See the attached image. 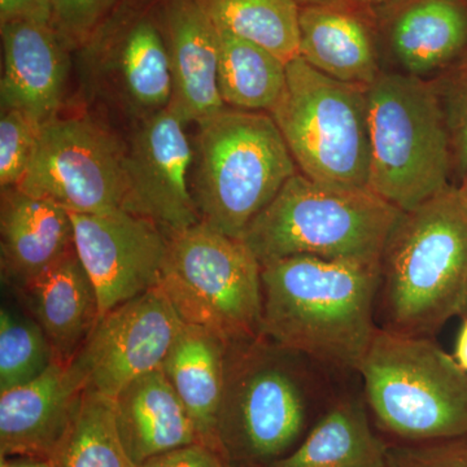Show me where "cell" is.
<instances>
[{"instance_id":"obj_1","label":"cell","mask_w":467,"mask_h":467,"mask_svg":"<svg viewBox=\"0 0 467 467\" xmlns=\"http://www.w3.org/2000/svg\"><path fill=\"white\" fill-rule=\"evenodd\" d=\"M261 335L337 370L358 371L378 330V264L294 256L263 266Z\"/></svg>"},{"instance_id":"obj_2","label":"cell","mask_w":467,"mask_h":467,"mask_svg":"<svg viewBox=\"0 0 467 467\" xmlns=\"http://www.w3.org/2000/svg\"><path fill=\"white\" fill-rule=\"evenodd\" d=\"M383 330L431 337L467 315V202L456 184L393 226L379 263Z\"/></svg>"},{"instance_id":"obj_3","label":"cell","mask_w":467,"mask_h":467,"mask_svg":"<svg viewBox=\"0 0 467 467\" xmlns=\"http://www.w3.org/2000/svg\"><path fill=\"white\" fill-rule=\"evenodd\" d=\"M306 361L265 337L230 343L218 441L233 467H266L297 447L316 392Z\"/></svg>"},{"instance_id":"obj_4","label":"cell","mask_w":467,"mask_h":467,"mask_svg":"<svg viewBox=\"0 0 467 467\" xmlns=\"http://www.w3.org/2000/svg\"><path fill=\"white\" fill-rule=\"evenodd\" d=\"M402 211L368 189H340L297 171L243 234L261 266L294 256L378 264Z\"/></svg>"},{"instance_id":"obj_5","label":"cell","mask_w":467,"mask_h":467,"mask_svg":"<svg viewBox=\"0 0 467 467\" xmlns=\"http://www.w3.org/2000/svg\"><path fill=\"white\" fill-rule=\"evenodd\" d=\"M192 186L201 223L232 238L247 227L297 173L269 113L226 107L198 122Z\"/></svg>"},{"instance_id":"obj_6","label":"cell","mask_w":467,"mask_h":467,"mask_svg":"<svg viewBox=\"0 0 467 467\" xmlns=\"http://www.w3.org/2000/svg\"><path fill=\"white\" fill-rule=\"evenodd\" d=\"M358 373L387 434L405 442L467 438V371L431 337L378 327Z\"/></svg>"},{"instance_id":"obj_7","label":"cell","mask_w":467,"mask_h":467,"mask_svg":"<svg viewBox=\"0 0 467 467\" xmlns=\"http://www.w3.org/2000/svg\"><path fill=\"white\" fill-rule=\"evenodd\" d=\"M367 99L368 190L405 212L453 184L450 135L432 81L382 72Z\"/></svg>"},{"instance_id":"obj_8","label":"cell","mask_w":467,"mask_h":467,"mask_svg":"<svg viewBox=\"0 0 467 467\" xmlns=\"http://www.w3.org/2000/svg\"><path fill=\"white\" fill-rule=\"evenodd\" d=\"M367 88L322 75L301 57L287 64L284 94L269 115L299 173L340 189H368Z\"/></svg>"},{"instance_id":"obj_9","label":"cell","mask_w":467,"mask_h":467,"mask_svg":"<svg viewBox=\"0 0 467 467\" xmlns=\"http://www.w3.org/2000/svg\"><path fill=\"white\" fill-rule=\"evenodd\" d=\"M261 272L244 242L201 223L169 238L159 287L183 324L242 342L261 335Z\"/></svg>"},{"instance_id":"obj_10","label":"cell","mask_w":467,"mask_h":467,"mask_svg":"<svg viewBox=\"0 0 467 467\" xmlns=\"http://www.w3.org/2000/svg\"><path fill=\"white\" fill-rule=\"evenodd\" d=\"M76 54L77 73L86 95L135 124L171 103L159 0H121Z\"/></svg>"},{"instance_id":"obj_11","label":"cell","mask_w":467,"mask_h":467,"mask_svg":"<svg viewBox=\"0 0 467 467\" xmlns=\"http://www.w3.org/2000/svg\"><path fill=\"white\" fill-rule=\"evenodd\" d=\"M17 187L69 213L125 211L126 144L90 116H57L41 126Z\"/></svg>"},{"instance_id":"obj_12","label":"cell","mask_w":467,"mask_h":467,"mask_svg":"<svg viewBox=\"0 0 467 467\" xmlns=\"http://www.w3.org/2000/svg\"><path fill=\"white\" fill-rule=\"evenodd\" d=\"M182 326L158 285L100 317L70 367L84 391L115 400L135 378L161 368Z\"/></svg>"},{"instance_id":"obj_13","label":"cell","mask_w":467,"mask_h":467,"mask_svg":"<svg viewBox=\"0 0 467 467\" xmlns=\"http://www.w3.org/2000/svg\"><path fill=\"white\" fill-rule=\"evenodd\" d=\"M70 217L77 254L97 291L100 317L158 287L169 236L155 223L126 211Z\"/></svg>"},{"instance_id":"obj_14","label":"cell","mask_w":467,"mask_h":467,"mask_svg":"<svg viewBox=\"0 0 467 467\" xmlns=\"http://www.w3.org/2000/svg\"><path fill=\"white\" fill-rule=\"evenodd\" d=\"M171 107L135 124L126 144V212L149 218L169 238L201 223L189 182L193 150Z\"/></svg>"},{"instance_id":"obj_15","label":"cell","mask_w":467,"mask_h":467,"mask_svg":"<svg viewBox=\"0 0 467 467\" xmlns=\"http://www.w3.org/2000/svg\"><path fill=\"white\" fill-rule=\"evenodd\" d=\"M383 72L432 81L467 54V0L370 5Z\"/></svg>"},{"instance_id":"obj_16","label":"cell","mask_w":467,"mask_h":467,"mask_svg":"<svg viewBox=\"0 0 467 467\" xmlns=\"http://www.w3.org/2000/svg\"><path fill=\"white\" fill-rule=\"evenodd\" d=\"M82 392L70 364L57 361L32 382L0 392V457L54 459Z\"/></svg>"},{"instance_id":"obj_17","label":"cell","mask_w":467,"mask_h":467,"mask_svg":"<svg viewBox=\"0 0 467 467\" xmlns=\"http://www.w3.org/2000/svg\"><path fill=\"white\" fill-rule=\"evenodd\" d=\"M167 45L171 97L169 107L186 124L225 109L218 90V33L196 0H159Z\"/></svg>"},{"instance_id":"obj_18","label":"cell","mask_w":467,"mask_h":467,"mask_svg":"<svg viewBox=\"0 0 467 467\" xmlns=\"http://www.w3.org/2000/svg\"><path fill=\"white\" fill-rule=\"evenodd\" d=\"M299 32V57L322 75L364 88L382 75L370 5L355 0L301 5Z\"/></svg>"},{"instance_id":"obj_19","label":"cell","mask_w":467,"mask_h":467,"mask_svg":"<svg viewBox=\"0 0 467 467\" xmlns=\"http://www.w3.org/2000/svg\"><path fill=\"white\" fill-rule=\"evenodd\" d=\"M0 33L2 110H20L42 126L58 116L63 104L70 50L52 26L8 23Z\"/></svg>"},{"instance_id":"obj_20","label":"cell","mask_w":467,"mask_h":467,"mask_svg":"<svg viewBox=\"0 0 467 467\" xmlns=\"http://www.w3.org/2000/svg\"><path fill=\"white\" fill-rule=\"evenodd\" d=\"M75 245L72 217L18 187L2 190L0 266L3 281L20 290Z\"/></svg>"},{"instance_id":"obj_21","label":"cell","mask_w":467,"mask_h":467,"mask_svg":"<svg viewBox=\"0 0 467 467\" xmlns=\"http://www.w3.org/2000/svg\"><path fill=\"white\" fill-rule=\"evenodd\" d=\"M55 359L70 364L100 319L99 301L75 245L20 288Z\"/></svg>"},{"instance_id":"obj_22","label":"cell","mask_w":467,"mask_h":467,"mask_svg":"<svg viewBox=\"0 0 467 467\" xmlns=\"http://www.w3.org/2000/svg\"><path fill=\"white\" fill-rule=\"evenodd\" d=\"M229 346L226 339L209 328L183 324L161 365L192 418L199 441L221 454L218 414Z\"/></svg>"},{"instance_id":"obj_23","label":"cell","mask_w":467,"mask_h":467,"mask_svg":"<svg viewBox=\"0 0 467 467\" xmlns=\"http://www.w3.org/2000/svg\"><path fill=\"white\" fill-rule=\"evenodd\" d=\"M113 402L119 435L137 466L165 451L201 442L161 368L135 378Z\"/></svg>"},{"instance_id":"obj_24","label":"cell","mask_w":467,"mask_h":467,"mask_svg":"<svg viewBox=\"0 0 467 467\" xmlns=\"http://www.w3.org/2000/svg\"><path fill=\"white\" fill-rule=\"evenodd\" d=\"M389 447L374 434L364 401L344 398L291 453L266 467H386Z\"/></svg>"},{"instance_id":"obj_25","label":"cell","mask_w":467,"mask_h":467,"mask_svg":"<svg viewBox=\"0 0 467 467\" xmlns=\"http://www.w3.org/2000/svg\"><path fill=\"white\" fill-rule=\"evenodd\" d=\"M217 33L218 90L223 104L248 112H272L285 91L287 63L256 43L218 27Z\"/></svg>"},{"instance_id":"obj_26","label":"cell","mask_w":467,"mask_h":467,"mask_svg":"<svg viewBox=\"0 0 467 467\" xmlns=\"http://www.w3.org/2000/svg\"><path fill=\"white\" fill-rule=\"evenodd\" d=\"M218 29L273 52L285 63L299 57L296 0H196Z\"/></svg>"},{"instance_id":"obj_27","label":"cell","mask_w":467,"mask_h":467,"mask_svg":"<svg viewBox=\"0 0 467 467\" xmlns=\"http://www.w3.org/2000/svg\"><path fill=\"white\" fill-rule=\"evenodd\" d=\"M54 467H138L129 456L119 427L115 402L84 391Z\"/></svg>"},{"instance_id":"obj_28","label":"cell","mask_w":467,"mask_h":467,"mask_svg":"<svg viewBox=\"0 0 467 467\" xmlns=\"http://www.w3.org/2000/svg\"><path fill=\"white\" fill-rule=\"evenodd\" d=\"M55 359L41 325L3 306L0 312V392L41 377Z\"/></svg>"},{"instance_id":"obj_29","label":"cell","mask_w":467,"mask_h":467,"mask_svg":"<svg viewBox=\"0 0 467 467\" xmlns=\"http://www.w3.org/2000/svg\"><path fill=\"white\" fill-rule=\"evenodd\" d=\"M450 135L454 184L467 171V54L432 79Z\"/></svg>"},{"instance_id":"obj_30","label":"cell","mask_w":467,"mask_h":467,"mask_svg":"<svg viewBox=\"0 0 467 467\" xmlns=\"http://www.w3.org/2000/svg\"><path fill=\"white\" fill-rule=\"evenodd\" d=\"M41 125L16 109L0 115V187H17L26 177Z\"/></svg>"},{"instance_id":"obj_31","label":"cell","mask_w":467,"mask_h":467,"mask_svg":"<svg viewBox=\"0 0 467 467\" xmlns=\"http://www.w3.org/2000/svg\"><path fill=\"white\" fill-rule=\"evenodd\" d=\"M121 0H51L52 29L76 51Z\"/></svg>"},{"instance_id":"obj_32","label":"cell","mask_w":467,"mask_h":467,"mask_svg":"<svg viewBox=\"0 0 467 467\" xmlns=\"http://www.w3.org/2000/svg\"><path fill=\"white\" fill-rule=\"evenodd\" d=\"M386 467H467V438L389 445Z\"/></svg>"},{"instance_id":"obj_33","label":"cell","mask_w":467,"mask_h":467,"mask_svg":"<svg viewBox=\"0 0 467 467\" xmlns=\"http://www.w3.org/2000/svg\"><path fill=\"white\" fill-rule=\"evenodd\" d=\"M138 467H233L223 454L207 445H184L177 450L150 457Z\"/></svg>"},{"instance_id":"obj_34","label":"cell","mask_w":467,"mask_h":467,"mask_svg":"<svg viewBox=\"0 0 467 467\" xmlns=\"http://www.w3.org/2000/svg\"><path fill=\"white\" fill-rule=\"evenodd\" d=\"M8 23L52 26L51 0H0V26Z\"/></svg>"},{"instance_id":"obj_35","label":"cell","mask_w":467,"mask_h":467,"mask_svg":"<svg viewBox=\"0 0 467 467\" xmlns=\"http://www.w3.org/2000/svg\"><path fill=\"white\" fill-rule=\"evenodd\" d=\"M453 358L456 359L457 364H459L463 370L467 371V317L463 319V324L461 326Z\"/></svg>"},{"instance_id":"obj_36","label":"cell","mask_w":467,"mask_h":467,"mask_svg":"<svg viewBox=\"0 0 467 467\" xmlns=\"http://www.w3.org/2000/svg\"><path fill=\"white\" fill-rule=\"evenodd\" d=\"M0 467H54V462L51 460L7 457L0 461Z\"/></svg>"},{"instance_id":"obj_37","label":"cell","mask_w":467,"mask_h":467,"mask_svg":"<svg viewBox=\"0 0 467 467\" xmlns=\"http://www.w3.org/2000/svg\"><path fill=\"white\" fill-rule=\"evenodd\" d=\"M457 187H459L460 192L462 193L463 199H465L467 202V171L465 174H463L462 180L457 184Z\"/></svg>"},{"instance_id":"obj_38","label":"cell","mask_w":467,"mask_h":467,"mask_svg":"<svg viewBox=\"0 0 467 467\" xmlns=\"http://www.w3.org/2000/svg\"><path fill=\"white\" fill-rule=\"evenodd\" d=\"M355 2L361 3V5H374L378 3L386 2V0H355Z\"/></svg>"},{"instance_id":"obj_39","label":"cell","mask_w":467,"mask_h":467,"mask_svg":"<svg viewBox=\"0 0 467 467\" xmlns=\"http://www.w3.org/2000/svg\"><path fill=\"white\" fill-rule=\"evenodd\" d=\"M296 2L299 3L300 5H315L313 0H296Z\"/></svg>"},{"instance_id":"obj_40","label":"cell","mask_w":467,"mask_h":467,"mask_svg":"<svg viewBox=\"0 0 467 467\" xmlns=\"http://www.w3.org/2000/svg\"><path fill=\"white\" fill-rule=\"evenodd\" d=\"M315 2V5H321V3H330L335 2V0H313Z\"/></svg>"}]
</instances>
